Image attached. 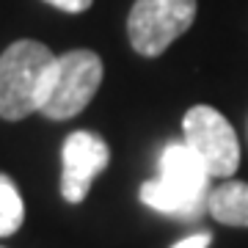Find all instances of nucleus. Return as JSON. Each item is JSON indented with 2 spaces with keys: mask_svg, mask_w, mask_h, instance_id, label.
Returning <instances> with one entry per match:
<instances>
[{
  "mask_svg": "<svg viewBox=\"0 0 248 248\" xmlns=\"http://www.w3.org/2000/svg\"><path fill=\"white\" fill-rule=\"evenodd\" d=\"M210 199V171L185 141L169 143L160 155V174L141 185V202L174 218H199Z\"/></svg>",
  "mask_w": 248,
  "mask_h": 248,
  "instance_id": "nucleus-1",
  "label": "nucleus"
},
{
  "mask_svg": "<svg viewBox=\"0 0 248 248\" xmlns=\"http://www.w3.org/2000/svg\"><path fill=\"white\" fill-rule=\"evenodd\" d=\"M58 55L42 42L19 39L0 55V119L19 122L39 113L47 78Z\"/></svg>",
  "mask_w": 248,
  "mask_h": 248,
  "instance_id": "nucleus-2",
  "label": "nucleus"
},
{
  "mask_svg": "<svg viewBox=\"0 0 248 248\" xmlns=\"http://www.w3.org/2000/svg\"><path fill=\"white\" fill-rule=\"evenodd\" d=\"M102 83V58L91 50H69L55 58L39 113L63 122L89 105Z\"/></svg>",
  "mask_w": 248,
  "mask_h": 248,
  "instance_id": "nucleus-3",
  "label": "nucleus"
},
{
  "mask_svg": "<svg viewBox=\"0 0 248 248\" xmlns=\"http://www.w3.org/2000/svg\"><path fill=\"white\" fill-rule=\"evenodd\" d=\"M196 19V0H135L127 17V36L138 55L157 58Z\"/></svg>",
  "mask_w": 248,
  "mask_h": 248,
  "instance_id": "nucleus-4",
  "label": "nucleus"
},
{
  "mask_svg": "<svg viewBox=\"0 0 248 248\" xmlns=\"http://www.w3.org/2000/svg\"><path fill=\"white\" fill-rule=\"evenodd\" d=\"M185 143L199 155L210 177H232L240 166V141L232 124L215 108L196 105L182 119Z\"/></svg>",
  "mask_w": 248,
  "mask_h": 248,
  "instance_id": "nucleus-5",
  "label": "nucleus"
},
{
  "mask_svg": "<svg viewBox=\"0 0 248 248\" xmlns=\"http://www.w3.org/2000/svg\"><path fill=\"white\" fill-rule=\"evenodd\" d=\"M61 196L69 204H80L91 190V182L108 169L110 149L102 135L89 130H75L66 135L61 149Z\"/></svg>",
  "mask_w": 248,
  "mask_h": 248,
  "instance_id": "nucleus-6",
  "label": "nucleus"
},
{
  "mask_svg": "<svg viewBox=\"0 0 248 248\" xmlns=\"http://www.w3.org/2000/svg\"><path fill=\"white\" fill-rule=\"evenodd\" d=\"M207 213L223 226L248 229V182H223L215 190H210Z\"/></svg>",
  "mask_w": 248,
  "mask_h": 248,
  "instance_id": "nucleus-7",
  "label": "nucleus"
},
{
  "mask_svg": "<svg viewBox=\"0 0 248 248\" xmlns=\"http://www.w3.org/2000/svg\"><path fill=\"white\" fill-rule=\"evenodd\" d=\"M25 221V204L11 177L0 174V237H9Z\"/></svg>",
  "mask_w": 248,
  "mask_h": 248,
  "instance_id": "nucleus-8",
  "label": "nucleus"
},
{
  "mask_svg": "<svg viewBox=\"0 0 248 248\" xmlns=\"http://www.w3.org/2000/svg\"><path fill=\"white\" fill-rule=\"evenodd\" d=\"M210 243H213V234H210V232H196L190 237L174 243L171 248H210Z\"/></svg>",
  "mask_w": 248,
  "mask_h": 248,
  "instance_id": "nucleus-9",
  "label": "nucleus"
},
{
  "mask_svg": "<svg viewBox=\"0 0 248 248\" xmlns=\"http://www.w3.org/2000/svg\"><path fill=\"white\" fill-rule=\"evenodd\" d=\"M45 3H50V6H55L61 11H69V14H80V11L89 9L94 0H45Z\"/></svg>",
  "mask_w": 248,
  "mask_h": 248,
  "instance_id": "nucleus-10",
  "label": "nucleus"
}]
</instances>
